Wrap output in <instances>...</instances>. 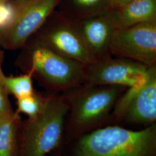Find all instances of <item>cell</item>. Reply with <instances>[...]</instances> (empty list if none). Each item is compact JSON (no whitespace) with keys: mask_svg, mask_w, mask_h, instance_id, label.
<instances>
[{"mask_svg":"<svg viewBox=\"0 0 156 156\" xmlns=\"http://www.w3.org/2000/svg\"><path fill=\"white\" fill-rule=\"evenodd\" d=\"M33 75L30 71L18 76H6L3 71L1 80L6 93L13 95L16 99L27 97L35 91L33 87Z\"/></svg>","mask_w":156,"mask_h":156,"instance_id":"5bb4252c","label":"cell"},{"mask_svg":"<svg viewBox=\"0 0 156 156\" xmlns=\"http://www.w3.org/2000/svg\"><path fill=\"white\" fill-rule=\"evenodd\" d=\"M134 0H110V9H116Z\"/></svg>","mask_w":156,"mask_h":156,"instance_id":"ac0fdd59","label":"cell"},{"mask_svg":"<svg viewBox=\"0 0 156 156\" xmlns=\"http://www.w3.org/2000/svg\"><path fill=\"white\" fill-rule=\"evenodd\" d=\"M72 22L93 61L111 56L109 46L116 28L110 9Z\"/></svg>","mask_w":156,"mask_h":156,"instance_id":"30bf717a","label":"cell"},{"mask_svg":"<svg viewBox=\"0 0 156 156\" xmlns=\"http://www.w3.org/2000/svg\"><path fill=\"white\" fill-rule=\"evenodd\" d=\"M22 49L19 66L48 88L65 92L83 83V64L38 45L26 44Z\"/></svg>","mask_w":156,"mask_h":156,"instance_id":"277c9868","label":"cell"},{"mask_svg":"<svg viewBox=\"0 0 156 156\" xmlns=\"http://www.w3.org/2000/svg\"><path fill=\"white\" fill-rule=\"evenodd\" d=\"M19 114L11 113L0 117V156H13L16 144Z\"/></svg>","mask_w":156,"mask_h":156,"instance_id":"4fadbf2b","label":"cell"},{"mask_svg":"<svg viewBox=\"0 0 156 156\" xmlns=\"http://www.w3.org/2000/svg\"><path fill=\"white\" fill-rule=\"evenodd\" d=\"M56 156H69V155L68 154V155H66V154H65V155H62V154H58V155H57Z\"/></svg>","mask_w":156,"mask_h":156,"instance_id":"ffe728a7","label":"cell"},{"mask_svg":"<svg viewBox=\"0 0 156 156\" xmlns=\"http://www.w3.org/2000/svg\"><path fill=\"white\" fill-rule=\"evenodd\" d=\"M13 16V8L10 0L0 3V31L6 27L11 22Z\"/></svg>","mask_w":156,"mask_h":156,"instance_id":"e0dca14e","label":"cell"},{"mask_svg":"<svg viewBox=\"0 0 156 156\" xmlns=\"http://www.w3.org/2000/svg\"><path fill=\"white\" fill-rule=\"evenodd\" d=\"M27 44L44 47L83 64L93 62L73 22L56 10Z\"/></svg>","mask_w":156,"mask_h":156,"instance_id":"52a82bcc","label":"cell"},{"mask_svg":"<svg viewBox=\"0 0 156 156\" xmlns=\"http://www.w3.org/2000/svg\"><path fill=\"white\" fill-rule=\"evenodd\" d=\"M127 87L82 84L64 92L68 101L64 140L72 143L86 134L109 124L117 101Z\"/></svg>","mask_w":156,"mask_h":156,"instance_id":"6da1fadb","label":"cell"},{"mask_svg":"<svg viewBox=\"0 0 156 156\" xmlns=\"http://www.w3.org/2000/svg\"><path fill=\"white\" fill-rule=\"evenodd\" d=\"M156 124V65L144 82L127 88L117 101L108 125L141 129Z\"/></svg>","mask_w":156,"mask_h":156,"instance_id":"5b68a950","label":"cell"},{"mask_svg":"<svg viewBox=\"0 0 156 156\" xmlns=\"http://www.w3.org/2000/svg\"><path fill=\"white\" fill-rule=\"evenodd\" d=\"M109 2L110 0H60L57 7L67 19L76 21L110 9Z\"/></svg>","mask_w":156,"mask_h":156,"instance_id":"7c38bea8","label":"cell"},{"mask_svg":"<svg viewBox=\"0 0 156 156\" xmlns=\"http://www.w3.org/2000/svg\"><path fill=\"white\" fill-rule=\"evenodd\" d=\"M111 56L151 67L156 65V20L115 29L110 43Z\"/></svg>","mask_w":156,"mask_h":156,"instance_id":"ba28073f","label":"cell"},{"mask_svg":"<svg viewBox=\"0 0 156 156\" xmlns=\"http://www.w3.org/2000/svg\"><path fill=\"white\" fill-rule=\"evenodd\" d=\"M4 58V51L0 48V117L6 115L12 111L8 94L6 93L1 80V74L2 71V64Z\"/></svg>","mask_w":156,"mask_h":156,"instance_id":"2e32d148","label":"cell"},{"mask_svg":"<svg viewBox=\"0 0 156 156\" xmlns=\"http://www.w3.org/2000/svg\"><path fill=\"white\" fill-rule=\"evenodd\" d=\"M110 9L116 29L156 20V0H134Z\"/></svg>","mask_w":156,"mask_h":156,"instance_id":"8fae6325","label":"cell"},{"mask_svg":"<svg viewBox=\"0 0 156 156\" xmlns=\"http://www.w3.org/2000/svg\"><path fill=\"white\" fill-rule=\"evenodd\" d=\"M69 104L64 93L47 96L37 117L28 119L23 131L20 156H48L62 145Z\"/></svg>","mask_w":156,"mask_h":156,"instance_id":"3957f363","label":"cell"},{"mask_svg":"<svg viewBox=\"0 0 156 156\" xmlns=\"http://www.w3.org/2000/svg\"><path fill=\"white\" fill-rule=\"evenodd\" d=\"M47 99L35 91L33 94L27 97L17 99L16 113H23L27 115L28 119L37 117L43 110Z\"/></svg>","mask_w":156,"mask_h":156,"instance_id":"9a60e30c","label":"cell"},{"mask_svg":"<svg viewBox=\"0 0 156 156\" xmlns=\"http://www.w3.org/2000/svg\"><path fill=\"white\" fill-rule=\"evenodd\" d=\"M9 0H0V3L1 2H8Z\"/></svg>","mask_w":156,"mask_h":156,"instance_id":"d6986e66","label":"cell"},{"mask_svg":"<svg viewBox=\"0 0 156 156\" xmlns=\"http://www.w3.org/2000/svg\"><path fill=\"white\" fill-rule=\"evenodd\" d=\"M60 0H10L13 8L11 22L0 31V48L15 50L30 38L56 10Z\"/></svg>","mask_w":156,"mask_h":156,"instance_id":"8992f818","label":"cell"},{"mask_svg":"<svg viewBox=\"0 0 156 156\" xmlns=\"http://www.w3.org/2000/svg\"><path fill=\"white\" fill-rule=\"evenodd\" d=\"M149 69V67L129 60L109 56L84 64L83 84L129 88L144 82Z\"/></svg>","mask_w":156,"mask_h":156,"instance_id":"9c48e42d","label":"cell"},{"mask_svg":"<svg viewBox=\"0 0 156 156\" xmlns=\"http://www.w3.org/2000/svg\"><path fill=\"white\" fill-rule=\"evenodd\" d=\"M72 143L69 156H156V124L136 130L108 125Z\"/></svg>","mask_w":156,"mask_h":156,"instance_id":"7a4b0ae2","label":"cell"}]
</instances>
